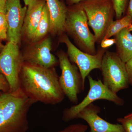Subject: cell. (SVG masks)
I'll use <instances>...</instances> for the list:
<instances>
[{
    "instance_id": "30",
    "label": "cell",
    "mask_w": 132,
    "mask_h": 132,
    "mask_svg": "<svg viewBox=\"0 0 132 132\" xmlns=\"http://www.w3.org/2000/svg\"><path fill=\"white\" fill-rule=\"evenodd\" d=\"M4 46L2 43H1V42H0V52H1L3 48L4 47Z\"/></svg>"
},
{
    "instance_id": "21",
    "label": "cell",
    "mask_w": 132,
    "mask_h": 132,
    "mask_svg": "<svg viewBox=\"0 0 132 132\" xmlns=\"http://www.w3.org/2000/svg\"><path fill=\"white\" fill-rule=\"evenodd\" d=\"M9 85L6 78L0 73V95L2 93L9 92Z\"/></svg>"
},
{
    "instance_id": "28",
    "label": "cell",
    "mask_w": 132,
    "mask_h": 132,
    "mask_svg": "<svg viewBox=\"0 0 132 132\" xmlns=\"http://www.w3.org/2000/svg\"><path fill=\"white\" fill-rule=\"evenodd\" d=\"M23 1H24L25 5L26 6H28L33 2L35 0H23Z\"/></svg>"
},
{
    "instance_id": "31",
    "label": "cell",
    "mask_w": 132,
    "mask_h": 132,
    "mask_svg": "<svg viewBox=\"0 0 132 132\" xmlns=\"http://www.w3.org/2000/svg\"><path fill=\"white\" fill-rule=\"evenodd\" d=\"M127 28L128 31H130V32H131V31H132V24L130 26V27H128Z\"/></svg>"
},
{
    "instance_id": "19",
    "label": "cell",
    "mask_w": 132,
    "mask_h": 132,
    "mask_svg": "<svg viewBox=\"0 0 132 132\" xmlns=\"http://www.w3.org/2000/svg\"><path fill=\"white\" fill-rule=\"evenodd\" d=\"M88 129V126L81 124L76 123L69 125L58 132H86Z\"/></svg>"
},
{
    "instance_id": "2",
    "label": "cell",
    "mask_w": 132,
    "mask_h": 132,
    "mask_svg": "<svg viewBox=\"0 0 132 132\" xmlns=\"http://www.w3.org/2000/svg\"><path fill=\"white\" fill-rule=\"evenodd\" d=\"M67 9L65 32L73 39L77 47L82 52L96 54V39L88 27L87 16L81 4H75Z\"/></svg>"
},
{
    "instance_id": "26",
    "label": "cell",
    "mask_w": 132,
    "mask_h": 132,
    "mask_svg": "<svg viewBox=\"0 0 132 132\" xmlns=\"http://www.w3.org/2000/svg\"><path fill=\"white\" fill-rule=\"evenodd\" d=\"M126 14L129 15L132 20V0H129Z\"/></svg>"
},
{
    "instance_id": "24",
    "label": "cell",
    "mask_w": 132,
    "mask_h": 132,
    "mask_svg": "<svg viewBox=\"0 0 132 132\" xmlns=\"http://www.w3.org/2000/svg\"><path fill=\"white\" fill-rule=\"evenodd\" d=\"M129 84L132 85V59L126 63Z\"/></svg>"
},
{
    "instance_id": "13",
    "label": "cell",
    "mask_w": 132,
    "mask_h": 132,
    "mask_svg": "<svg viewBox=\"0 0 132 132\" xmlns=\"http://www.w3.org/2000/svg\"><path fill=\"white\" fill-rule=\"evenodd\" d=\"M50 16V32L54 34L62 35L65 32L67 9L59 0H46Z\"/></svg>"
},
{
    "instance_id": "11",
    "label": "cell",
    "mask_w": 132,
    "mask_h": 132,
    "mask_svg": "<svg viewBox=\"0 0 132 132\" xmlns=\"http://www.w3.org/2000/svg\"><path fill=\"white\" fill-rule=\"evenodd\" d=\"M101 109L98 106L91 104L80 112L77 119L86 121L90 127L89 132H125L120 124H112L99 116Z\"/></svg>"
},
{
    "instance_id": "17",
    "label": "cell",
    "mask_w": 132,
    "mask_h": 132,
    "mask_svg": "<svg viewBox=\"0 0 132 132\" xmlns=\"http://www.w3.org/2000/svg\"><path fill=\"white\" fill-rule=\"evenodd\" d=\"M116 20L122 17L126 10L129 0H112Z\"/></svg>"
},
{
    "instance_id": "15",
    "label": "cell",
    "mask_w": 132,
    "mask_h": 132,
    "mask_svg": "<svg viewBox=\"0 0 132 132\" xmlns=\"http://www.w3.org/2000/svg\"><path fill=\"white\" fill-rule=\"evenodd\" d=\"M51 22L49 11L46 3L45 4L40 20L31 41L33 43H35L43 39L48 32H50Z\"/></svg>"
},
{
    "instance_id": "7",
    "label": "cell",
    "mask_w": 132,
    "mask_h": 132,
    "mask_svg": "<svg viewBox=\"0 0 132 132\" xmlns=\"http://www.w3.org/2000/svg\"><path fill=\"white\" fill-rule=\"evenodd\" d=\"M61 75L59 77L60 85L65 96L73 104H78V95L83 91L85 85L78 67L71 64L67 54L60 51L57 54Z\"/></svg>"
},
{
    "instance_id": "23",
    "label": "cell",
    "mask_w": 132,
    "mask_h": 132,
    "mask_svg": "<svg viewBox=\"0 0 132 132\" xmlns=\"http://www.w3.org/2000/svg\"><path fill=\"white\" fill-rule=\"evenodd\" d=\"M116 40L114 38L103 39L101 42L102 48L106 49V48L115 44Z\"/></svg>"
},
{
    "instance_id": "16",
    "label": "cell",
    "mask_w": 132,
    "mask_h": 132,
    "mask_svg": "<svg viewBox=\"0 0 132 132\" xmlns=\"http://www.w3.org/2000/svg\"><path fill=\"white\" fill-rule=\"evenodd\" d=\"M132 24V20L129 15L126 14L121 19L113 21L109 26L104 39H109Z\"/></svg>"
},
{
    "instance_id": "1",
    "label": "cell",
    "mask_w": 132,
    "mask_h": 132,
    "mask_svg": "<svg viewBox=\"0 0 132 132\" xmlns=\"http://www.w3.org/2000/svg\"><path fill=\"white\" fill-rule=\"evenodd\" d=\"M20 85L22 92L35 103L55 105L65 98L54 67L47 68L24 62L20 74Z\"/></svg>"
},
{
    "instance_id": "25",
    "label": "cell",
    "mask_w": 132,
    "mask_h": 132,
    "mask_svg": "<svg viewBox=\"0 0 132 132\" xmlns=\"http://www.w3.org/2000/svg\"><path fill=\"white\" fill-rule=\"evenodd\" d=\"M7 1V0H0V13L6 14Z\"/></svg>"
},
{
    "instance_id": "3",
    "label": "cell",
    "mask_w": 132,
    "mask_h": 132,
    "mask_svg": "<svg viewBox=\"0 0 132 132\" xmlns=\"http://www.w3.org/2000/svg\"><path fill=\"white\" fill-rule=\"evenodd\" d=\"M87 16L88 26L96 42L101 43L115 16L112 0H87L80 3Z\"/></svg>"
},
{
    "instance_id": "4",
    "label": "cell",
    "mask_w": 132,
    "mask_h": 132,
    "mask_svg": "<svg viewBox=\"0 0 132 132\" xmlns=\"http://www.w3.org/2000/svg\"><path fill=\"white\" fill-rule=\"evenodd\" d=\"M24 63L18 44L9 41L0 52V73L7 80L11 93H18L21 91L20 75Z\"/></svg>"
},
{
    "instance_id": "12",
    "label": "cell",
    "mask_w": 132,
    "mask_h": 132,
    "mask_svg": "<svg viewBox=\"0 0 132 132\" xmlns=\"http://www.w3.org/2000/svg\"><path fill=\"white\" fill-rule=\"evenodd\" d=\"M46 0H35L28 6L22 31L23 36L31 41L42 14Z\"/></svg>"
},
{
    "instance_id": "27",
    "label": "cell",
    "mask_w": 132,
    "mask_h": 132,
    "mask_svg": "<svg viewBox=\"0 0 132 132\" xmlns=\"http://www.w3.org/2000/svg\"><path fill=\"white\" fill-rule=\"evenodd\" d=\"M87 0H67V2L69 5H74Z\"/></svg>"
},
{
    "instance_id": "6",
    "label": "cell",
    "mask_w": 132,
    "mask_h": 132,
    "mask_svg": "<svg viewBox=\"0 0 132 132\" xmlns=\"http://www.w3.org/2000/svg\"><path fill=\"white\" fill-rule=\"evenodd\" d=\"M90 85V90L87 95L81 102L66 109L63 112L62 119L65 122H69L77 119V116L83 109L98 100H106L113 102L118 106H123L124 100L108 89L101 80H95L90 75L87 76Z\"/></svg>"
},
{
    "instance_id": "9",
    "label": "cell",
    "mask_w": 132,
    "mask_h": 132,
    "mask_svg": "<svg viewBox=\"0 0 132 132\" xmlns=\"http://www.w3.org/2000/svg\"><path fill=\"white\" fill-rule=\"evenodd\" d=\"M52 41L50 38L34 43L22 55L24 62L50 68L54 67L59 60L51 53Z\"/></svg>"
},
{
    "instance_id": "18",
    "label": "cell",
    "mask_w": 132,
    "mask_h": 132,
    "mask_svg": "<svg viewBox=\"0 0 132 132\" xmlns=\"http://www.w3.org/2000/svg\"><path fill=\"white\" fill-rule=\"evenodd\" d=\"M8 26L5 14L0 13V42L7 38Z\"/></svg>"
},
{
    "instance_id": "10",
    "label": "cell",
    "mask_w": 132,
    "mask_h": 132,
    "mask_svg": "<svg viewBox=\"0 0 132 132\" xmlns=\"http://www.w3.org/2000/svg\"><path fill=\"white\" fill-rule=\"evenodd\" d=\"M27 8L22 7L20 0H7L6 18L8 26L7 39L19 44Z\"/></svg>"
},
{
    "instance_id": "20",
    "label": "cell",
    "mask_w": 132,
    "mask_h": 132,
    "mask_svg": "<svg viewBox=\"0 0 132 132\" xmlns=\"http://www.w3.org/2000/svg\"><path fill=\"white\" fill-rule=\"evenodd\" d=\"M117 121L123 126L125 132H132V120L124 117L118 118Z\"/></svg>"
},
{
    "instance_id": "8",
    "label": "cell",
    "mask_w": 132,
    "mask_h": 132,
    "mask_svg": "<svg viewBox=\"0 0 132 132\" xmlns=\"http://www.w3.org/2000/svg\"><path fill=\"white\" fill-rule=\"evenodd\" d=\"M60 41L65 45L69 60L78 67L85 85L86 78L91 71L95 69H101L102 58L106 51V49L101 48L96 54L91 55L79 49L66 34L62 35Z\"/></svg>"
},
{
    "instance_id": "22",
    "label": "cell",
    "mask_w": 132,
    "mask_h": 132,
    "mask_svg": "<svg viewBox=\"0 0 132 132\" xmlns=\"http://www.w3.org/2000/svg\"><path fill=\"white\" fill-rule=\"evenodd\" d=\"M0 132H7L6 123L3 112L2 105L0 98Z\"/></svg>"
},
{
    "instance_id": "32",
    "label": "cell",
    "mask_w": 132,
    "mask_h": 132,
    "mask_svg": "<svg viewBox=\"0 0 132 132\" xmlns=\"http://www.w3.org/2000/svg\"></svg>"
},
{
    "instance_id": "29",
    "label": "cell",
    "mask_w": 132,
    "mask_h": 132,
    "mask_svg": "<svg viewBox=\"0 0 132 132\" xmlns=\"http://www.w3.org/2000/svg\"><path fill=\"white\" fill-rule=\"evenodd\" d=\"M125 118H127V119H129L132 120V112L131 113L125 116Z\"/></svg>"
},
{
    "instance_id": "14",
    "label": "cell",
    "mask_w": 132,
    "mask_h": 132,
    "mask_svg": "<svg viewBox=\"0 0 132 132\" xmlns=\"http://www.w3.org/2000/svg\"><path fill=\"white\" fill-rule=\"evenodd\" d=\"M116 53L119 57L126 63L132 59V34L125 28L114 36Z\"/></svg>"
},
{
    "instance_id": "5",
    "label": "cell",
    "mask_w": 132,
    "mask_h": 132,
    "mask_svg": "<svg viewBox=\"0 0 132 132\" xmlns=\"http://www.w3.org/2000/svg\"><path fill=\"white\" fill-rule=\"evenodd\" d=\"M100 70L103 83L111 92L117 94L128 87L129 84L126 63L116 53L106 51L102 58Z\"/></svg>"
}]
</instances>
